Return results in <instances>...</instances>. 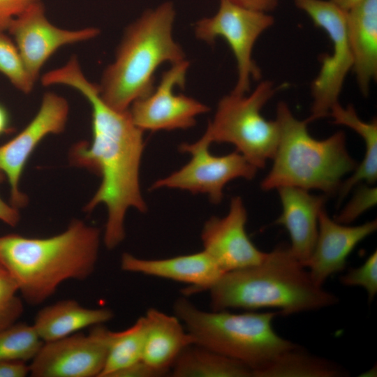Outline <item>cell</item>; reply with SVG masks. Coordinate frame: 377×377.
Masks as SVG:
<instances>
[{
  "label": "cell",
  "mask_w": 377,
  "mask_h": 377,
  "mask_svg": "<svg viewBox=\"0 0 377 377\" xmlns=\"http://www.w3.org/2000/svg\"><path fill=\"white\" fill-rule=\"evenodd\" d=\"M46 81L49 85H65L77 90L91 106V141L74 145L69 151V162L101 177V184L84 211L91 213L99 205L106 206L103 240L108 249H114L125 238L127 211L147 210L140 184L143 131L134 124L128 110H116L103 100L98 84L85 77L75 55L64 66L48 71Z\"/></svg>",
  "instance_id": "obj_1"
},
{
  "label": "cell",
  "mask_w": 377,
  "mask_h": 377,
  "mask_svg": "<svg viewBox=\"0 0 377 377\" xmlns=\"http://www.w3.org/2000/svg\"><path fill=\"white\" fill-rule=\"evenodd\" d=\"M100 229L73 220L62 232L46 238L17 234L0 236V265L15 281L29 304L37 305L69 279L94 272L101 244Z\"/></svg>",
  "instance_id": "obj_2"
},
{
  "label": "cell",
  "mask_w": 377,
  "mask_h": 377,
  "mask_svg": "<svg viewBox=\"0 0 377 377\" xmlns=\"http://www.w3.org/2000/svg\"><path fill=\"white\" fill-rule=\"evenodd\" d=\"M207 291L212 311L270 308L290 316L339 302L285 246L267 253L257 265L223 273Z\"/></svg>",
  "instance_id": "obj_3"
},
{
  "label": "cell",
  "mask_w": 377,
  "mask_h": 377,
  "mask_svg": "<svg viewBox=\"0 0 377 377\" xmlns=\"http://www.w3.org/2000/svg\"><path fill=\"white\" fill-rule=\"evenodd\" d=\"M175 15L173 3L165 1L147 10L126 28L114 59L98 84L109 106L128 110L134 101L153 91L154 74L161 65L186 59L173 36Z\"/></svg>",
  "instance_id": "obj_4"
},
{
  "label": "cell",
  "mask_w": 377,
  "mask_h": 377,
  "mask_svg": "<svg viewBox=\"0 0 377 377\" xmlns=\"http://www.w3.org/2000/svg\"><path fill=\"white\" fill-rule=\"evenodd\" d=\"M276 121L279 140L272 168L262 181L261 188L293 186L319 190L327 195L339 191L343 178L357 166L346 148L344 132L315 139L308 131L307 119L296 118L285 102L277 105Z\"/></svg>",
  "instance_id": "obj_5"
},
{
  "label": "cell",
  "mask_w": 377,
  "mask_h": 377,
  "mask_svg": "<svg viewBox=\"0 0 377 377\" xmlns=\"http://www.w3.org/2000/svg\"><path fill=\"white\" fill-rule=\"evenodd\" d=\"M173 310L195 343L246 364L252 369L253 376L296 345L274 331L272 321L279 314L278 311H206L186 296L175 302Z\"/></svg>",
  "instance_id": "obj_6"
},
{
  "label": "cell",
  "mask_w": 377,
  "mask_h": 377,
  "mask_svg": "<svg viewBox=\"0 0 377 377\" xmlns=\"http://www.w3.org/2000/svg\"><path fill=\"white\" fill-rule=\"evenodd\" d=\"M278 89L273 82L263 80L249 95L230 92L224 96L205 132L195 142L231 144L258 169L264 168L276 151L279 128L276 119H265L260 111Z\"/></svg>",
  "instance_id": "obj_7"
},
{
  "label": "cell",
  "mask_w": 377,
  "mask_h": 377,
  "mask_svg": "<svg viewBox=\"0 0 377 377\" xmlns=\"http://www.w3.org/2000/svg\"><path fill=\"white\" fill-rule=\"evenodd\" d=\"M313 24L323 29L332 44V53L320 57L321 67L311 84L313 98L309 122L330 114L339 103L345 79L353 68V57L347 30V12L327 0H294Z\"/></svg>",
  "instance_id": "obj_8"
},
{
  "label": "cell",
  "mask_w": 377,
  "mask_h": 377,
  "mask_svg": "<svg viewBox=\"0 0 377 377\" xmlns=\"http://www.w3.org/2000/svg\"><path fill=\"white\" fill-rule=\"evenodd\" d=\"M274 22L267 13L243 7L230 0H220L217 12L199 20L195 24V37L208 44L216 38H224L235 57L237 80L233 90L236 94L249 91L251 79L258 80L261 71L252 54L258 38Z\"/></svg>",
  "instance_id": "obj_9"
},
{
  "label": "cell",
  "mask_w": 377,
  "mask_h": 377,
  "mask_svg": "<svg viewBox=\"0 0 377 377\" xmlns=\"http://www.w3.org/2000/svg\"><path fill=\"white\" fill-rule=\"evenodd\" d=\"M209 147L195 142L180 145L179 151L191 154V160L178 170L155 181L151 189L169 188L204 193L212 203L219 204L229 182L237 178L252 179L256 176L258 168L239 152L214 156Z\"/></svg>",
  "instance_id": "obj_10"
},
{
  "label": "cell",
  "mask_w": 377,
  "mask_h": 377,
  "mask_svg": "<svg viewBox=\"0 0 377 377\" xmlns=\"http://www.w3.org/2000/svg\"><path fill=\"white\" fill-rule=\"evenodd\" d=\"M189 66L186 59L172 65L150 94L131 105V118L143 132L187 129L195 125L198 115L209 110L199 101L174 92L175 87L184 88Z\"/></svg>",
  "instance_id": "obj_11"
},
{
  "label": "cell",
  "mask_w": 377,
  "mask_h": 377,
  "mask_svg": "<svg viewBox=\"0 0 377 377\" xmlns=\"http://www.w3.org/2000/svg\"><path fill=\"white\" fill-rule=\"evenodd\" d=\"M109 330L92 327L88 334L75 333L44 342L29 365L34 377H99L106 360Z\"/></svg>",
  "instance_id": "obj_12"
},
{
  "label": "cell",
  "mask_w": 377,
  "mask_h": 377,
  "mask_svg": "<svg viewBox=\"0 0 377 377\" xmlns=\"http://www.w3.org/2000/svg\"><path fill=\"white\" fill-rule=\"evenodd\" d=\"M68 114L69 105L66 98L47 91L43 94L40 108L31 121L13 139L0 145V171L8 181L10 203L15 207H24L28 202L20 183L30 156L46 136L64 131Z\"/></svg>",
  "instance_id": "obj_13"
},
{
  "label": "cell",
  "mask_w": 377,
  "mask_h": 377,
  "mask_svg": "<svg viewBox=\"0 0 377 377\" xmlns=\"http://www.w3.org/2000/svg\"><path fill=\"white\" fill-rule=\"evenodd\" d=\"M7 31L35 82L46 61L59 48L91 40L100 34L96 27L71 30L56 27L47 18L41 1L14 18Z\"/></svg>",
  "instance_id": "obj_14"
},
{
  "label": "cell",
  "mask_w": 377,
  "mask_h": 377,
  "mask_svg": "<svg viewBox=\"0 0 377 377\" xmlns=\"http://www.w3.org/2000/svg\"><path fill=\"white\" fill-rule=\"evenodd\" d=\"M246 221L243 201L235 196L231 199L226 216H212L203 226L200 235L203 251L224 273L257 265L266 256L249 239Z\"/></svg>",
  "instance_id": "obj_15"
},
{
  "label": "cell",
  "mask_w": 377,
  "mask_h": 377,
  "mask_svg": "<svg viewBox=\"0 0 377 377\" xmlns=\"http://www.w3.org/2000/svg\"><path fill=\"white\" fill-rule=\"evenodd\" d=\"M376 228V220L358 226L339 223L323 208L313 251L304 263L314 283L323 286L330 276L343 271L353 249Z\"/></svg>",
  "instance_id": "obj_16"
},
{
  "label": "cell",
  "mask_w": 377,
  "mask_h": 377,
  "mask_svg": "<svg viewBox=\"0 0 377 377\" xmlns=\"http://www.w3.org/2000/svg\"><path fill=\"white\" fill-rule=\"evenodd\" d=\"M120 267L125 272L186 283L182 291L186 297L207 291L224 273L203 250L164 259H145L124 253Z\"/></svg>",
  "instance_id": "obj_17"
},
{
  "label": "cell",
  "mask_w": 377,
  "mask_h": 377,
  "mask_svg": "<svg viewBox=\"0 0 377 377\" xmlns=\"http://www.w3.org/2000/svg\"><path fill=\"white\" fill-rule=\"evenodd\" d=\"M282 212L276 223L288 232L292 254L304 265L310 257L318 235V216L327 197L293 186L277 189Z\"/></svg>",
  "instance_id": "obj_18"
},
{
  "label": "cell",
  "mask_w": 377,
  "mask_h": 377,
  "mask_svg": "<svg viewBox=\"0 0 377 377\" xmlns=\"http://www.w3.org/2000/svg\"><path fill=\"white\" fill-rule=\"evenodd\" d=\"M353 68L358 87L368 95L377 77V0H364L347 12Z\"/></svg>",
  "instance_id": "obj_19"
},
{
  "label": "cell",
  "mask_w": 377,
  "mask_h": 377,
  "mask_svg": "<svg viewBox=\"0 0 377 377\" xmlns=\"http://www.w3.org/2000/svg\"><path fill=\"white\" fill-rule=\"evenodd\" d=\"M143 317L145 338L142 360L168 374L180 353L195 343L194 339L175 315L149 308Z\"/></svg>",
  "instance_id": "obj_20"
},
{
  "label": "cell",
  "mask_w": 377,
  "mask_h": 377,
  "mask_svg": "<svg viewBox=\"0 0 377 377\" xmlns=\"http://www.w3.org/2000/svg\"><path fill=\"white\" fill-rule=\"evenodd\" d=\"M108 308L90 309L73 300L59 301L40 309L32 325L43 342L57 340L112 319Z\"/></svg>",
  "instance_id": "obj_21"
},
{
  "label": "cell",
  "mask_w": 377,
  "mask_h": 377,
  "mask_svg": "<svg viewBox=\"0 0 377 377\" xmlns=\"http://www.w3.org/2000/svg\"><path fill=\"white\" fill-rule=\"evenodd\" d=\"M335 124L347 126L355 131L364 140V156L352 175L343 181L339 189V203L352 188L362 182L373 184L377 179V121H364L357 115L351 105L342 106L339 102L330 110V114Z\"/></svg>",
  "instance_id": "obj_22"
},
{
  "label": "cell",
  "mask_w": 377,
  "mask_h": 377,
  "mask_svg": "<svg viewBox=\"0 0 377 377\" xmlns=\"http://www.w3.org/2000/svg\"><path fill=\"white\" fill-rule=\"evenodd\" d=\"M171 371L174 377H253L246 364L196 343L180 353Z\"/></svg>",
  "instance_id": "obj_23"
},
{
  "label": "cell",
  "mask_w": 377,
  "mask_h": 377,
  "mask_svg": "<svg viewBox=\"0 0 377 377\" xmlns=\"http://www.w3.org/2000/svg\"><path fill=\"white\" fill-rule=\"evenodd\" d=\"M348 371L329 359L307 352L302 346H295L281 353L254 377H343Z\"/></svg>",
  "instance_id": "obj_24"
},
{
  "label": "cell",
  "mask_w": 377,
  "mask_h": 377,
  "mask_svg": "<svg viewBox=\"0 0 377 377\" xmlns=\"http://www.w3.org/2000/svg\"><path fill=\"white\" fill-rule=\"evenodd\" d=\"M145 338L143 316L124 330H109L106 360L99 377H113L118 371L141 360Z\"/></svg>",
  "instance_id": "obj_25"
},
{
  "label": "cell",
  "mask_w": 377,
  "mask_h": 377,
  "mask_svg": "<svg viewBox=\"0 0 377 377\" xmlns=\"http://www.w3.org/2000/svg\"><path fill=\"white\" fill-rule=\"evenodd\" d=\"M43 343L32 325L17 322L0 330V361L32 360Z\"/></svg>",
  "instance_id": "obj_26"
},
{
  "label": "cell",
  "mask_w": 377,
  "mask_h": 377,
  "mask_svg": "<svg viewBox=\"0 0 377 377\" xmlns=\"http://www.w3.org/2000/svg\"><path fill=\"white\" fill-rule=\"evenodd\" d=\"M0 73L4 75L17 89L30 93L36 83L29 75L21 54L13 41L0 30Z\"/></svg>",
  "instance_id": "obj_27"
},
{
  "label": "cell",
  "mask_w": 377,
  "mask_h": 377,
  "mask_svg": "<svg viewBox=\"0 0 377 377\" xmlns=\"http://www.w3.org/2000/svg\"><path fill=\"white\" fill-rule=\"evenodd\" d=\"M15 281L0 265V330L17 322L23 312Z\"/></svg>",
  "instance_id": "obj_28"
},
{
  "label": "cell",
  "mask_w": 377,
  "mask_h": 377,
  "mask_svg": "<svg viewBox=\"0 0 377 377\" xmlns=\"http://www.w3.org/2000/svg\"><path fill=\"white\" fill-rule=\"evenodd\" d=\"M346 286H358L367 293L368 302H371L377 293V252L374 251L359 267L350 268L340 277Z\"/></svg>",
  "instance_id": "obj_29"
},
{
  "label": "cell",
  "mask_w": 377,
  "mask_h": 377,
  "mask_svg": "<svg viewBox=\"0 0 377 377\" xmlns=\"http://www.w3.org/2000/svg\"><path fill=\"white\" fill-rule=\"evenodd\" d=\"M377 188L371 184L360 186L352 198L334 219L342 224L349 225L366 211L376 205Z\"/></svg>",
  "instance_id": "obj_30"
},
{
  "label": "cell",
  "mask_w": 377,
  "mask_h": 377,
  "mask_svg": "<svg viewBox=\"0 0 377 377\" xmlns=\"http://www.w3.org/2000/svg\"><path fill=\"white\" fill-rule=\"evenodd\" d=\"M40 0H0V30L7 31L12 20Z\"/></svg>",
  "instance_id": "obj_31"
},
{
  "label": "cell",
  "mask_w": 377,
  "mask_h": 377,
  "mask_svg": "<svg viewBox=\"0 0 377 377\" xmlns=\"http://www.w3.org/2000/svg\"><path fill=\"white\" fill-rule=\"evenodd\" d=\"M165 375L141 360L118 371L113 377H158Z\"/></svg>",
  "instance_id": "obj_32"
},
{
  "label": "cell",
  "mask_w": 377,
  "mask_h": 377,
  "mask_svg": "<svg viewBox=\"0 0 377 377\" xmlns=\"http://www.w3.org/2000/svg\"><path fill=\"white\" fill-rule=\"evenodd\" d=\"M5 175L0 171V184L6 179ZM20 220L19 209L13 206L10 203L5 202L0 197V221L4 223L15 227Z\"/></svg>",
  "instance_id": "obj_33"
},
{
  "label": "cell",
  "mask_w": 377,
  "mask_h": 377,
  "mask_svg": "<svg viewBox=\"0 0 377 377\" xmlns=\"http://www.w3.org/2000/svg\"><path fill=\"white\" fill-rule=\"evenodd\" d=\"M30 374V367L24 362L0 361V377H24Z\"/></svg>",
  "instance_id": "obj_34"
},
{
  "label": "cell",
  "mask_w": 377,
  "mask_h": 377,
  "mask_svg": "<svg viewBox=\"0 0 377 377\" xmlns=\"http://www.w3.org/2000/svg\"><path fill=\"white\" fill-rule=\"evenodd\" d=\"M243 7L269 13L278 6L280 0H230Z\"/></svg>",
  "instance_id": "obj_35"
},
{
  "label": "cell",
  "mask_w": 377,
  "mask_h": 377,
  "mask_svg": "<svg viewBox=\"0 0 377 377\" xmlns=\"http://www.w3.org/2000/svg\"><path fill=\"white\" fill-rule=\"evenodd\" d=\"M10 129V115L6 108L0 103V135L8 133Z\"/></svg>",
  "instance_id": "obj_36"
},
{
  "label": "cell",
  "mask_w": 377,
  "mask_h": 377,
  "mask_svg": "<svg viewBox=\"0 0 377 377\" xmlns=\"http://www.w3.org/2000/svg\"><path fill=\"white\" fill-rule=\"evenodd\" d=\"M345 12L356 6L364 0H327Z\"/></svg>",
  "instance_id": "obj_37"
}]
</instances>
